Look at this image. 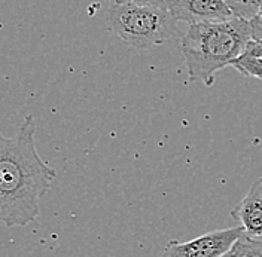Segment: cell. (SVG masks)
Returning a JSON list of instances; mask_svg holds the SVG:
<instances>
[{
    "mask_svg": "<svg viewBox=\"0 0 262 257\" xmlns=\"http://www.w3.org/2000/svg\"><path fill=\"white\" fill-rule=\"evenodd\" d=\"M221 257H240V254H238L237 248H235V247H232V248L229 250L228 253H225L224 256H221Z\"/></svg>",
    "mask_w": 262,
    "mask_h": 257,
    "instance_id": "cell-10",
    "label": "cell"
},
{
    "mask_svg": "<svg viewBox=\"0 0 262 257\" xmlns=\"http://www.w3.org/2000/svg\"><path fill=\"white\" fill-rule=\"evenodd\" d=\"M176 22L167 2L119 0L107 8L109 30L137 49H150L171 40Z\"/></svg>",
    "mask_w": 262,
    "mask_h": 257,
    "instance_id": "cell-3",
    "label": "cell"
},
{
    "mask_svg": "<svg viewBox=\"0 0 262 257\" xmlns=\"http://www.w3.org/2000/svg\"><path fill=\"white\" fill-rule=\"evenodd\" d=\"M167 5L174 19L189 27L235 18L228 0H168Z\"/></svg>",
    "mask_w": 262,
    "mask_h": 257,
    "instance_id": "cell-5",
    "label": "cell"
},
{
    "mask_svg": "<svg viewBox=\"0 0 262 257\" xmlns=\"http://www.w3.org/2000/svg\"><path fill=\"white\" fill-rule=\"evenodd\" d=\"M261 79H262V78H261Z\"/></svg>",
    "mask_w": 262,
    "mask_h": 257,
    "instance_id": "cell-11",
    "label": "cell"
},
{
    "mask_svg": "<svg viewBox=\"0 0 262 257\" xmlns=\"http://www.w3.org/2000/svg\"><path fill=\"white\" fill-rule=\"evenodd\" d=\"M231 217L240 223L249 238H262V177L249 189L242 202L231 211Z\"/></svg>",
    "mask_w": 262,
    "mask_h": 257,
    "instance_id": "cell-6",
    "label": "cell"
},
{
    "mask_svg": "<svg viewBox=\"0 0 262 257\" xmlns=\"http://www.w3.org/2000/svg\"><path fill=\"white\" fill-rule=\"evenodd\" d=\"M245 235L240 226L221 229L196 237L188 242L170 241L158 257H221Z\"/></svg>",
    "mask_w": 262,
    "mask_h": 257,
    "instance_id": "cell-4",
    "label": "cell"
},
{
    "mask_svg": "<svg viewBox=\"0 0 262 257\" xmlns=\"http://www.w3.org/2000/svg\"><path fill=\"white\" fill-rule=\"evenodd\" d=\"M250 40V24L242 18L188 27L180 51L189 79L212 86L214 75L238 60Z\"/></svg>",
    "mask_w": 262,
    "mask_h": 257,
    "instance_id": "cell-2",
    "label": "cell"
},
{
    "mask_svg": "<svg viewBox=\"0 0 262 257\" xmlns=\"http://www.w3.org/2000/svg\"><path fill=\"white\" fill-rule=\"evenodd\" d=\"M231 67L237 68L245 76H253V78H262V46L256 42H249L245 54L235 60Z\"/></svg>",
    "mask_w": 262,
    "mask_h": 257,
    "instance_id": "cell-7",
    "label": "cell"
},
{
    "mask_svg": "<svg viewBox=\"0 0 262 257\" xmlns=\"http://www.w3.org/2000/svg\"><path fill=\"white\" fill-rule=\"evenodd\" d=\"M250 34H252V42L262 43V3L258 14L253 16L250 21Z\"/></svg>",
    "mask_w": 262,
    "mask_h": 257,
    "instance_id": "cell-9",
    "label": "cell"
},
{
    "mask_svg": "<svg viewBox=\"0 0 262 257\" xmlns=\"http://www.w3.org/2000/svg\"><path fill=\"white\" fill-rule=\"evenodd\" d=\"M34 134L33 116L24 118L15 137L0 134V223L8 227L32 223L57 177L55 170L40 159Z\"/></svg>",
    "mask_w": 262,
    "mask_h": 257,
    "instance_id": "cell-1",
    "label": "cell"
},
{
    "mask_svg": "<svg viewBox=\"0 0 262 257\" xmlns=\"http://www.w3.org/2000/svg\"><path fill=\"white\" fill-rule=\"evenodd\" d=\"M234 247L240 257H262V238H249L243 235Z\"/></svg>",
    "mask_w": 262,
    "mask_h": 257,
    "instance_id": "cell-8",
    "label": "cell"
}]
</instances>
